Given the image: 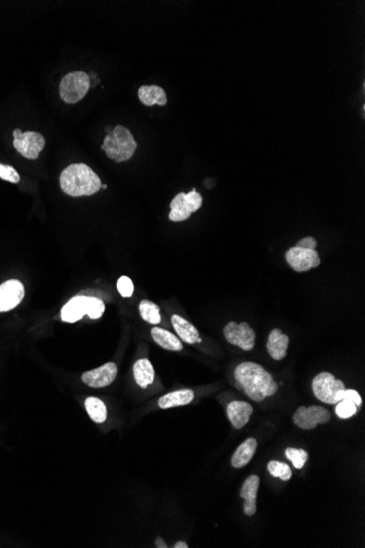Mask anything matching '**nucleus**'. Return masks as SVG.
Masks as SVG:
<instances>
[{
	"label": "nucleus",
	"instance_id": "nucleus-1",
	"mask_svg": "<svg viewBox=\"0 0 365 548\" xmlns=\"http://www.w3.org/2000/svg\"><path fill=\"white\" fill-rule=\"evenodd\" d=\"M238 387L254 402H262L278 392L279 385L262 365L254 361H244L234 370Z\"/></svg>",
	"mask_w": 365,
	"mask_h": 548
},
{
	"label": "nucleus",
	"instance_id": "nucleus-2",
	"mask_svg": "<svg viewBox=\"0 0 365 548\" xmlns=\"http://www.w3.org/2000/svg\"><path fill=\"white\" fill-rule=\"evenodd\" d=\"M61 191L72 197L91 196L102 188L101 179L85 163H74L61 172Z\"/></svg>",
	"mask_w": 365,
	"mask_h": 548
},
{
	"label": "nucleus",
	"instance_id": "nucleus-3",
	"mask_svg": "<svg viewBox=\"0 0 365 548\" xmlns=\"http://www.w3.org/2000/svg\"><path fill=\"white\" fill-rule=\"evenodd\" d=\"M137 147V141L132 132L122 125H117L111 133L105 136L101 148L110 159L122 163L133 158Z\"/></svg>",
	"mask_w": 365,
	"mask_h": 548
},
{
	"label": "nucleus",
	"instance_id": "nucleus-4",
	"mask_svg": "<svg viewBox=\"0 0 365 548\" xmlns=\"http://www.w3.org/2000/svg\"><path fill=\"white\" fill-rule=\"evenodd\" d=\"M317 240L313 236L301 239L294 247L286 252V261L288 265L297 273H305L320 265L318 254Z\"/></svg>",
	"mask_w": 365,
	"mask_h": 548
},
{
	"label": "nucleus",
	"instance_id": "nucleus-5",
	"mask_svg": "<svg viewBox=\"0 0 365 548\" xmlns=\"http://www.w3.org/2000/svg\"><path fill=\"white\" fill-rule=\"evenodd\" d=\"M105 311L104 302L96 297L77 296L69 300L61 309V320L66 323H74L81 320L85 316L92 320H96L103 316Z\"/></svg>",
	"mask_w": 365,
	"mask_h": 548
},
{
	"label": "nucleus",
	"instance_id": "nucleus-6",
	"mask_svg": "<svg viewBox=\"0 0 365 548\" xmlns=\"http://www.w3.org/2000/svg\"><path fill=\"white\" fill-rule=\"evenodd\" d=\"M313 393L320 402L336 405L344 398L346 385L331 372H320L312 382Z\"/></svg>",
	"mask_w": 365,
	"mask_h": 548
},
{
	"label": "nucleus",
	"instance_id": "nucleus-7",
	"mask_svg": "<svg viewBox=\"0 0 365 548\" xmlns=\"http://www.w3.org/2000/svg\"><path fill=\"white\" fill-rule=\"evenodd\" d=\"M91 79L85 72H69L61 79L59 94L61 100L68 104H76L83 100L90 90Z\"/></svg>",
	"mask_w": 365,
	"mask_h": 548
},
{
	"label": "nucleus",
	"instance_id": "nucleus-8",
	"mask_svg": "<svg viewBox=\"0 0 365 548\" xmlns=\"http://www.w3.org/2000/svg\"><path fill=\"white\" fill-rule=\"evenodd\" d=\"M202 206V196L201 194L196 191V188H193L189 193H178L176 196L171 201V212L169 214V219L173 223H180L191 217L193 212Z\"/></svg>",
	"mask_w": 365,
	"mask_h": 548
},
{
	"label": "nucleus",
	"instance_id": "nucleus-9",
	"mask_svg": "<svg viewBox=\"0 0 365 548\" xmlns=\"http://www.w3.org/2000/svg\"><path fill=\"white\" fill-rule=\"evenodd\" d=\"M331 418V412L324 406H301L294 413L293 423L301 429L312 430L318 425L328 424Z\"/></svg>",
	"mask_w": 365,
	"mask_h": 548
},
{
	"label": "nucleus",
	"instance_id": "nucleus-10",
	"mask_svg": "<svg viewBox=\"0 0 365 548\" xmlns=\"http://www.w3.org/2000/svg\"><path fill=\"white\" fill-rule=\"evenodd\" d=\"M14 148L27 159H37L45 147V138L36 132L22 133L21 130L17 128L14 130Z\"/></svg>",
	"mask_w": 365,
	"mask_h": 548
},
{
	"label": "nucleus",
	"instance_id": "nucleus-11",
	"mask_svg": "<svg viewBox=\"0 0 365 548\" xmlns=\"http://www.w3.org/2000/svg\"><path fill=\"white\" fill-rule=\"evenodd\" d=\"M225 337L231 345L238 346L244 352H251L254 349L256 333L254 329L247 322L236 323L234 321L229 322L223 329Z\"/></svg>",
	"mask_w": 365,
	"mask_h": 548
},
{
	"label": "nucleus",
	"instance_id": "nucleus-12",
	"mask_svg": "<svg viewBox=\"0 0 365 548\" xmlns=\"http://www.w3.org/2000/svg\"><path fill=\"white\" fill-rule=\"evenodd\" d=\"M117 371V365L114 363H107L94 370L87 371L81 376V380L87 387L101 389L109 387L110 384L114 382Z\"/></svg>",
	"mask_w": 365,
	"mask_h": 548
},
{
	"label": "nucleus",
	"instance_id": "nucleus-13",
	"mask_svg": "<svg viewBox=\"0 0 365 548\" xmlns=\"http://www.w3.org/2000/svg\"><path fill=\"white\" fill-rule=\"evenodd\" d=\"M24 298V287L16 279L0 285V312L12 310L21 303Z\"/></svg>",
	"mask_w": 365,
	"mask_h": 548
},
{
	"label": "nucleus",
	"instance_id": "nucleus-14",
	"mask_svg": "<svg viewBox=\"0 0 365 548\" xmlns=\"http://www.w3.org/2000/svg\"><path fill=\"white\" fill-rule=\"evenodd\" d=\"M254 413V408L249 403L244 400H233L227 406V416L232 424L233 428L242 429L249 424L251 415Z\"/></svg>",
	"mask_w": 365,
	"mask_h": 548
},
{
	"label": "nucleus",
	"instance_id": "nucleus-15",
	"mask_svg": "<svg viewBox=\"0 0 365 548\" xmlns=\"http://www.w3.org/2000/svg\"><path fill=\"white\" fill-rule=\"evenodd\" d=\"M260 480L257 475L247 477L242 486L240 496L244 500V514L247 516H255L257 511V495L260 489Z\"/></svg>",
	"mask_w": 365,
	"mask_h": 548
},
{
	"label": "nucleus",
	"instance_id": "nucleus-16",
	"mask_svg": "<svg viewBox=\"0 0 365 548\" xmlns=\"http://www.w3.org/2000/svg\"><path fill=\"white\" fill-rule=\"evenodd\" d=\"M290 338L283 334L280 329H273L270 332L267 341V352L273 361H280L286 358Z\"/></svg>",
	"mask_w": 365,
	"mask_h": 548
},
{
	"label": "nucleus",
	"instance_id": "nucleus-17",
	"mask_svg": "<svg viewBox=\"0 0 365 548\" xmlns=\"http://www.w3.org/2000/svg\"><path fill=\"white\" fill-rule=\"evenodd\" d=\"M172 322L173 329H175L176 334L180 336V341L186 343L188 345L197 344L200 343V336H199V332L197 331L196 327L193 324L189 323L187 320L174 314L171 318Z\"/></svg>",
	"mask_w": 365,
	"mask_h": 548
},
{
	"label": "nucleus",
	"instance_id": "nucleus-18",
	"mask_svg": "<svg viewBox=\"0 0 365 548\" xmlns=\"http://www.w3.org/2000/svg\"><path fill=\"white\" fill-rule=\"evenodd\" d=\"M257 445H258V443H257V440L255 438H249V439L245 440L236 449V452L233 453L232 458H231V465L234 469L245 467L251 461V458H254Z\"/></svg>",
	"mask_w": 365,
	"mask_h": 548
},
{
	"label": "nucleus",
	"instance_id": "nucleus-19",
	"mask_svg": "<svg viewBox=\"0 0 365 548\" xmlns=\"http://www.w3.org/2000/svg\"><path fill=\"white\" fill-rule=\"evenodd\" d=\"M195 398V392L193 389H182L169 392L160 398L158 406L161 409H169V408L178 407V406L188 405L193 402Z\"/></svg>",
	"mask_w": 365,
	"mask_h": 548
},
{
	"label": "nucleus",
	"instance_id": "nucleus-20",
	"mask_svg": "<svg viewBox=\"0 0 365 548\" xmlns=\"http://www.w3.org/2000/svg\"><path fill=\"white\" fill-rule=\"evenodd\" d=\"M138 98L141 103L147 106H154L156 104L165 106L167 104V93L159 85H143L138 90Z\"/></svg>",
	"mask_w": 365,
	"mask_h": 548
},
{
	"label": "nucleus",
	"instance_id": "nucleus-21",
	"mask_svg": "<svg viewBox=\"0 0 365 548\" xmlns=\"http://www.w3.org/2000/svg\"><path fill=\"white\" fill-rule=\"evenodd\" d=\"M151 336L154 338V343L159 345L160 347L171 350V352L182 350V341L167 329L154 327L151 329Z\"/></svg>",
	"mask_w": 365,
	"mask_h": 548
},
{
	"label": "nucleus",
	"instance_id": "nucleus-22",
	"mask_svg": "<svg viewBox=\"0 0 365 548\" xmlns=\"http://www.w3.org/2000/svg\"><path fill=\"white\" fill-rule=\"evenodd\" d=\"M134 378L141 389H147L154 381V369L149 359H139L134 365Z\"/></svg>",
	"mask_w": 365,
	"mask_h": 548
},
{
	"label": "nucleus",
	"instance_id": "nucleus-23",
	"mask_svg": "<svg viewBox=\"0 0 365 548\" xmlns=\"http://www.w3.org/2000/svg\"><path fill=\"white\" fill-rule=\"evenodd\" d=\"M85 409H87V415L90 416L96 424H102L105 423L107 419V408L103 400H101L98 398H87L85 402Z\"/></svg>",
	"mask_w": 365,
	"mask_h": 548
},
{
	"label": "nucleus",
	"instance_id": "nucleus-24",
	"mask_svg": "<svg viewBox=\"0 0 365 548\" xmlns=\"http://www.w3.org/2000/svg\"><path fill=\"white\" fill-rule=\"evenodd\" d=\"M139 312L143 321L152 325H158L161 323V314H160V307L150 301V300H143L139 305Z\"/></svg>",
	"mask_w": 365,
	"mask_h": 548
},
{
	"label": "nucleus",
	"instance_id": "nucleus-25",
	"mask_svg": "<svg viewBox=\"0 0 365 548\" xmlns=\"http://www.w3.org/2000/svg\"><path fill=\"white\" fill-rule=\"evenodd\" d=\"M267 469L271 476L280 478L283 482L291 480L292 469L286 463L280 461H270L268 463Z\"/></svg>",
	"mask_w": 365,
	"mask_h": 548
},
{
	"label": "nucleus",
	"instance_id": "nucleus-26",
	"mask_svg": "<svg viewBox=\"0 0 365 548\" xmlns=\"http://www.w3.org/2000/svg\"><path fill=\"white\" fill-rule=\"evenodd\" d=\"M286 456L297 469H303L309 460V453L303 449L286 448Z\"/></svg>",
	"mask_w": 365,
	"mask_h": 548
},
{
	"label": "nucleus",
	"instance_id": "nucleus-27",
	"mask_svg": "<svg viewBox=\"0 0 365 548\" xmlns=\"http://www.w3.org/2000/svg\"><path fill=\"white\" fill-rule=\"evenodd\" d=\"M336 405V415L338 416L339 418L342 419L351 418L357 413V409H359L355 403L347 400V398H344V400L337 403Z\"/></svg>",
	"mask_w": 365,
	"mask_h": 548
},
{
	"label": "nucleus",
	"instance_id": "nucleus-28",
	"mask_svg": "<svg viewBox=\"0 0 365 548\" xmlns=\"http://www.w3.org/2000/svg\"><path fill=\"white\" fill-rule=\"evenodd\" d=\"M117 290L124 298H130L134 294V283L127 276H122L117 281Z\"/></svg>",
	"mask_w": 365,
	"mask_h": 548
},
{
	"label": "nucleus",
	"instance_id": "nucleus-29",
	"mask_svg": "<svg viewBox=\"0 0 365 548\" xmlns=\"http://www.w3.org/2000/svg\"><path fill=\"white\" fill-rule=\"evenodd\" d=\"M0 179L14 183V184L20 182V175L17 172L16 169L11 165H3V163H0Z\"/></svg>",
	"mask_w": 365,
	"mask_h": 548
},
{
	"label": "nucleus",
	"instance_id": "nucleus-30",
	"mask_svg": "<svg viewBox=\"0 0 365 548\" xmlns=\"http://www.w3.org/2000/svg\"><path fill=\"white\" fill-rule=\"evenodd\" d=\"M344 398H347V400L355 403L357 408H360L361 405H362V398H361V395L359 394V392H357L355 389H346V391H344Z\"/></svg>",
	"mask_w": 365,
	"mask_h": 548
},
{
	"label": "nucleus",
	"instance_id": "nucleus-31",
	"mask_svg": "<svg viewBox=\"0 0 365 548\" xmlns=\"http://www.w3.org/2000/svg\"><path fill=\"white\" fill-rule=\"evenodd\" d=\"M156 547H159V548H167V543H165V540H162L161 538H156Z\"/></svg>",
	"mask_w": 365,
	"mask_h": 548
},
{
	"label": "nucleus",
	"instance_id": "nucleus-32",
	"mask_svg": "<svg viewBox=\"0 0 365 548\" xmlns=\"http://www.w3.org/2000/svg\"><path fill=\"white\" fill-rule=\"evenodd\" d=\"M173 547H174V548H188V545H187V544L185 543V542H182V540H180V542H178V543H175V545L173 546Z\"/></svg>",
	"mask_w": 365,
	"mask_h": 548
}]
</instances>
